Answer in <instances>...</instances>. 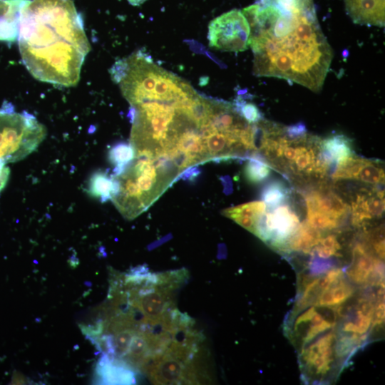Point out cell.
Segmentation results:
<instances>
[{"label":"cell","mask_w":385,"mask_h":385,"mask_svg":"<svg viewBox=\"0 0 385 385\" xmlns=\"http://www.w3.org/2000/svg\"><path fill=\"white\" fill-rule=\"evenodd\" d=\"M346 12L357 24L384 26L385 0H344Z\"/></svg>","instance_id":"obj_8"},{"label":"cell","mask_w":385,"mask_h":385,"mask_svg":"<svg viewBox=\"0 0 385 385\" xmlns=\"http://www.w3.org/2000/svg\"><path fill=\"white\" fill-rule=\"evenodd\" d=\"M337 335L327 333L318 338L307 348H302L300 354L303 369L313 377L325 376L330 371L337 352Z\"/></svg>","instance_id":"obj_6"},{"label":"cell","mask_w":385,"mask_h":385,"mask_svg":"<svg viewBox=\"0 0 385 385\" xmlns=\"http://www.w3.org/2000/svg\"><path fill=\"white\" fill-rule=\"evenodd\" d=\"M320 153L330 165L341 164L354 155L352 140L342 134L330 135L321 140Z\"/></svg>","instance_id":"obj_13"},{"label":"cell","mask_w":385,"mask_h":385,"mask_svg":"<svg viewBox=\"0 0 385 385\" xmlns=\"http://www.w3.org/2000/svg\"><path fill=\"white\" fill-rule=\"evenodd\" d=\"M307 222L312 227L319 230H331L337 228L339 221L315 210L307 208Z\"/></svg>","instance_id":"obj_24"},{"label":"cell","mask_w":385,"mask_h":385,"mask_svg":"<svg viewBox=\"0 0 385 385\" xmlns=\"http://www.w3.org/2000/svg\"><path fill=\"white\" fill-rule=\"evenodd\" d=\"M340 249L341 246L336 236L329 235L325 237H322L312 251L316 252L319 257L328 258L337 255V251Z\"/></svg>","instance_id":"obj_26"},{"label":"cell","mask_w":385,"mask_h":385,"mask_svg":"<svg viewBox=\"0 0 385 385\" xmlns=\"http://www.w3.org/2000/svg\"><path fill=\"white\" fill-rule=\"evenodd\" d=\"M384 211V193L377 191L375 195L359 194L352 202V222L360 227L367 220L379 218Z\"/></svg>","instance_id":"obj_11"},{"label":"cell","mask_w":385,"mask_h":385,"mask_svg":"<svg viewBox=\"0 0 385 385\" xmlns=\"http://www.w3.org/2000/svg\"><path fill=\"white\" fill-rule=\"evenodd\" d=\"M46 135V128L31 114L12 106L0 108V169L34 151Z\"/></svg>","instance_id":"obj_4"},{"label":"cell","mask_w":385,"mask_h":385,"mask_svg":"<svg viewBox=\"0 0 385 385\" xmlns=\"http://www.w3.org/2000/svg\"><path fill=\"white\" fill-rule=\"evenodd\" d=\"M114 191L112 175L107 172L97 171L91 177L88 185V192L101 202L111 200Z\"/></svg>","instance_id":"obj_19"},{"label":"cell","mask_w":385,"mask_h":385,"mask_svg":"<svg viewBox=\"0 0 385 385\" xmlns=\"http://www.w3.org/2000/svg\"><path fill=\"white\" fill-rule=\"evenodd\" d=\"M135 156V151L130 143L120 142L112 146L108 153L109 160L115 165L112 175L120 174Z\"/></svg>","instance_id":"obj_21"},{"label":"cell","mask_w":385,"mask_h":385,"mask_svg":"<svg viewBox=\"0 0 385 385\" xmlns=\"http://www.w3.org/2000/svg\"><path fill=\"white\" fill-rule=\"evenodd\" d=\"M97 374L100 381L106 384H130L134 381L130 367L120 361L106 356L100 361Z\"/></svg>","instance_id":"obj_15"},{"label":"cell","mask_w":385,"mask_h":385,"mask_svg":"<svg viewBox=\"0 0 385 385\" xmlns=\"http://www.w3.org/2000/svg\"><path fill=\"white\" fill-rule=\"evenodd\" d=\"M266 211V204L262 200H257L226 209L222 214L232 220L238 217L257 218Z\"/></svg>","instance_id":"obj_23"},{"label":"cell","mask_w":385,"mask_h":385,"mask_svg":"<svg viewBox=\"0 0 385 385\" xmlns=\"http://www.w3.org/2000/svg\"><path fill=\"white\" fill-rule=\"evenodd\" d=\"M21 59L37 80L76 86L91 46L73 0H26L18 35Z\"/></svg>","instance_id":"obj_2"},{"label":"cell","mask_w":385,"mask_h":385,"mask_svg":"<svg viewBox=\"0 0 385 385\" xmlns=\"http://www.w3.org/2000/svg\"><path fill=\"white\" fill-rule=\"evenodd\" d=\"M130 4L134 6H138L143 4L146 0H128Z\"/></svg>","instance_id":"obj_27"},{"label":"cell","mask_w":385,"mask_h":385,"mask_svg":"<svg viewBox=\"0 0 385 385\" xmlns=\"http://www.w3.org/2000/svg\"><path fill=\"white\" fill-rule=\"evenodd\" d=\"M253 73L319 92L332 59L313 0H257L245 8Z\"/></svg>","instance_id":"obj_1"},{"label":"cell","mask_w":385,"mask_h":385,"mask_svg":"<svg viewBox=\"0 0 385 385\" xmlns=\"http://www.w3.org/2000/svg\"><path fill=\"white\" fill-rule=\"evenodd\" d=\"M332 178L335 180H356L376 185L384 183V170L379 160L361 158L354 155L336 165Z\"/></svg>","instance_id":"obj_7"},{"label":"cell","mask_w":385,"mask_h":385,"mask_svg":"<svg viewBox=\"0 0 385 385\" xmlns=\"http://www.w3.org/2000/svg\"><path fill=\"white\" fill-rule=\"evenodd\" d=\"M305 200L308 209L321 212L339 222L349 211V207L343 200L331 191H313Z\"/></svg>","instance_id":"obj_10"},{"label":"cell","mask_w":385,"mask_h":385,"mask_svg":"<svg viewBox=\"0 0 385 385\" xmlns=\"http://www.w3.org/2000/svg\"><path fill=\"white\" fill-rule=\"evenodd\" d=\"M289 194V191L283 182L273 180L263 188L261 199L266 204L267 210H270L285 203Z\"/></svg>","instance_id":"obj_20"},{"label":"cell","mask_w":385,"mask_h":385,"mask_svg":"<svg viewBox=\"0 0 385 385\" xmlns=\"http://www.w3.org/2000/svg\"><path fill=\"white\" fill-rule=\"evenodd\" d=\"M374 305L369 299H361L353 319L345 322L343 332L349 335L365 337L374 319Z\"/></svg>","instance_id":"obj_16"},{"label":"cell","mask_w":385,"mask_h":385,"mask_svg":"<svg viewBox=\"0 0 385 385\" xmlns=\"http://www.w3.org/2000/svg\"><path fill=\"white\" fill-rule=\"evenodd\" d=\"M322 238L319 230L312 227L307 220L299 224L295 233L289 240L285 250L308 253Z\"/></svg>","instance_id":"obj_17"},{"label":"cell","mask_w":385,"mask_h":385,"mask_svg":"<svg viewBox=\"0 0 385 385\" xmlns=\"http://www.w3.org/2000/svg\"><path fill=\"white\" fill-rule=\"evenodd\" d=\"M353 294L354 288L341 279L319 294L315 305L325 307L337 306L346 302Z\"/></svg>","instance_id":"obj_18"},{"label":"cell","mask_w":385,"mask_h":385,"mask_svg":"<svg viewBox=\"0 0 385 385\" xmlns=\"http://www.w3.org/2000/svg\"><path fill=\"white\" fill-rule=\"evenodd\" d=\"M200 337L192 326L178 330L167 349L155 357L145 372L155 384H197L202 381Z\"/></svg>","instance_id":"obj_3"},{"label":"cell","mask_w":385,"mask_h":385,"mask_svg":"<svg viewBox=\"0 0 385 385\" xmlns=\"http://www.w3.org/2000/svg\"><path fill=\"white\" fill-rule=\"evenodd\" d=\"M26 0H0V41H14L18 35L19 16Z\"/></svg>","instance_id":"obj_14"},{"label":"cell","mask_w":385,"mask_h":385,"mask_svg":"<svg viewBox=\"0 0 385 385\" xmlns=\"http://www.w3.org/2000/svg\"><path fill=\"white\" fill-rule=\"evenodd\" d=\"M333 322L327 319L314 307H310L299 315L294 324L296 337L304 345L332 327Z\"/></svg>","instance_id":"obj_9"},{"label":"cell","mask_w":385,"mask_h":385,"mask_svg":"<svg viewBox=\"0 0 385 385\" xmlns=\"http://www.w3.org/2000/svg\"><path fill=\"white\" fill-rule=\"evenodd\" d=\"M250 33L249 23L242 11L233 9L210 23L209 45L223 51H243L248 48Z\"/></svg>","instance_id":"obj_5"},{"label":"cell","mask_w":385,"mask_h":385,"mask_svg":"<svg viewBox=\"0 0 385 385\" xmlns=\"http://www.w3.org/2000/svg\"><path fill=\"white\" fill-rule=\"evenodd\" d=\"M353 262L348 270L349 278L356 284H364L381 267V262L369 255L364 245L359 244L353 250Z\"/></svg>","instance_id":"obj_12"},{"label":"cell","mask_w":385,"mask_h":385,"mask_svg":"<svg viewBox=\"0 0 385 385\" xmlns=\"http://www.w3.org/2000/svg\"><path fill=\"white\" fill-rule=\"evenodd\" d=\"M271 173L270 165L262 157L254 153L244 168L246 179L252 183H259L266 180Z\"/></svg>","instance_id":"obj_22"},{"label":"cell","mask_w":385,"mask_h":385,"mask_svg":"<svg viewBox=\"0 0 385 385\" xmlns=\"http://www.w3.org/2000/svg\"><path fill=\"white\" fill-rule=\"evenodd\" d=\"M237 113L250 124L256 123L263 119L262 113L252 103L246 102L240 97L232 103Z\"/></svg>","instance_id":"obj_25"}]
</instances>
